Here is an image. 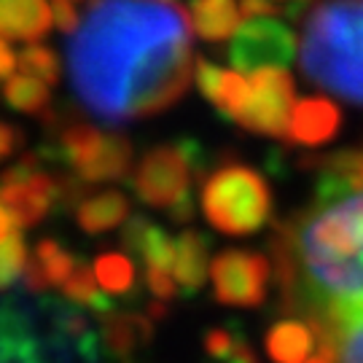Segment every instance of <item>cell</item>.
Wrapping results in <instances>:
<instances>
[{
	"mask_svg": "<svg viewBox=\"0 0 363 363\" xmlns=\"http://www.w3.org/2000/svg\"><path fill=\"white\" fill-rule=\"evenodd\" d=\"M296 60V35L277 16L247 19L234 30L229 43V62L234 70H286Z\"/></svg>",
	"mask_w": 363,
	"mask_h": 363,
	"instance_id": "7",
	"label": "cell"
},
{
	"mask_svg": "<svg viewBox=\"0 0 363 363\" xmlns=\"http://www.w3.org/2000/svg\"><path fill=\"white\" fill-rule=\"evenodd\" d=\"M62 294H65L73 304L78 307H89V310L100 312V315H108L113 312V304L111 298L103 296V288H97V277H94V269L89 264L78 261L73 274L67 277V283L62 286Z\"/></svg>",
	"mask_w": 363,
	"mask_h": 363,
	"instance_id": "20",
	"label": "cell"
},
{
	"mask_svg": "<svg viewBox=\"0 0 363 363\" xmlns=\"http://www.w3.org/2000/svg\"><path fill=\"white\" fill-rule=\"evenodd\" d=\"M145 315L151 318V320H164L169 315V307H167V301H151V304H145Z\"/></svg>",
	"mask_w": 363,
	"mask_h": 363,
	"instance_id": "34",
	"label": "cell"
},
{
	"mask_svg": "<svg viewBox=\"0 0 363 363\" xmlns=\"http://www.w3.org/2000/svg\"><path fill=\"white\" fill-rule=\"evenodd\" d=\"M202 164H205V151L196 140L154 145L138 162L130 186L143 205L172 210L181 199L191 196V181Z\"/></svg>",
	"mask_w": 363,
	"mask_h": 363,
	"instance_id": "5",
	"label": "cell"
},
{
	"mask_svg": "<svg viewBox=\"0 0 363 363\" xmlns=\"http://www.w3.org/2000/svg\"><path fill=\"white\" fill-rule=\"evenodd\" d=\"M3 97H6L9 108L19 111V113H27V116L43 118L52 111V91H49V86L38 78L25 76V73L6 78Z\"/></svg>",
	"mask_w": 363,
	"mask_h": 363,
	"instance_id": "18",
	"label": "cell"
},
{
	"mask_svg": "<svg viewBox=\"0 0 363 363\" xmlns=\"http://www.w3.org/2000/svg\"><path fill=\"white\" fill-rule=\"evenodd\" d=\"M49 0H0V40H40L52 30Z\"/></svg>",
	"mask_w": 363,
	"mask_h": 363,
	"instance_id": "13",
	"label": "cell"
},
{
	"mask_svg": "<svg viewBox=\"0 0 363 363\" xmlns=\"http://www.w3.org/2000/svg\"><path fill=\"white\" fill-rule=\"evenodd\" d=\"M247 100H250V84L240 73L234 70H223V78H220V89L218 97H216V108L223 118H237L242 116V111L247 108Z\"/></svg>",
	"mask_w": 363,
	"mask_h": 363,
	"instance_id": "23",
	"label": "cell"
},
{
	"mask_svg": "<svg viewBox=\"0 0 363 363\" xmlns=\"http://www.w3.org/2000/svg\"><path fill=\"white\" fill-rule=\"evenodd\" d=\"M288 3H296V0H288ZM301 3H304V0H301Z\"/></svg>",
	"mask_w": 363,
	"mask_h": 363,
	"instance_id": "39",
	"label": "cell"
},
{
	"mask_svg": "<svg viewBox=\"0 0 363 363\" xmlns=\"http://www.w3.org/2000/svg\"><path fill=\"white\" fill-rule=\"evenodd\" d=\"M307 363H334V361H331V358H323V355H312Z\"/></svg>",
	"mask_w": 363,
	"mask_h": 363,
	"instance_id": "37",
	"label": "cell"
},
{
	"mask_svg": "<svg viewBox=\"0 0 363 363\" xmlns=\"http://www.w3.org/2000/svg\"><path fill=\"white\" fill-rule=\"evenodd\" d=\"M237 337L240 334H232L229 328H208L202 337V347L208 352V358H213L216 363H226L237 345Z\"/></svg>",
	"mask_w": 363,
	"mask_h": 363,
	"instance_id": "25",
	"label": "cell"
},
{
	"mask_svg": "<svg viewBox=\"0 0 363 363\" xmlns=\"http://www.w3.org/2000/svg\"><path fill=\"white\" fill-rule=\"evenodd\" d=\"M342 111L328 97H301L296 100L288 121V140L304 148L331 143L342 130Z\"/></svg>",
	"mask_w": 363,
	"mask_h": 363,
	"instance_id": "10",
	"label": "cell"
},
{
	"mask_svg": "<svg viewBox=\"0 0 363 363\" xmlns=\"http://www.w3.org/2000/svg\"><path fill=\"white\" fill-rule=\"evenodd\" d=\"M145 283L151 288V294H154L159 301H169V298H175L181 291H178V283L169 277V272H162V269H145Z\"/></svg>",
	"mask_w": 363,
	"mask_h": 363,
	"instance_id": "27",
	"label": "cell"
},
{
	"mask_svg": "<svg viewBox=\"0 0 363 363\" xmlns=\"http://www.w3.org/2000/svg\"><path fill=\"white\" fill-rule=\"evenodd\" d=\"M16 70V54L6 40H0V78H11Z\"/></svg>",
	"mask_w": 363,
	"mask_h": 363,
	"instance_id": "33",
	"label": "cell"
},
{
	"mask_svg": "<svg viewBox=\"0 0 363 363\" xmlns=\"http://www.w3.org/2000/svg\"><path fill=\"white\" fill-rule=\"evenodd\" d=\"M35 259L40 261V267H43V272H46L52 286H65L67 277L73 274L78 264L76 256L70 250H65L57 240H52V237H43L35 245Z\"/></svg>",
	"mask_w": 363,
	"mask_h": 363,
	"instance_id": "21",
	"label": "cell"
},
{
	"mask_svg": "<svg viewBox=\"0 0 363 363\" xmlns=\"http://www.w3.org/2000/svg\"><path fill=\"white\" fill-rule=\"evenodd\" d=\"M52 16H54V25L60 27L62 33H67V35H73L76 27L81 25L78 9L70 0H52Z\"/></svg>",
	"mask_w": 363,
	"mask_h": 363,
	"instance_id": "28",
	"label": "cell"
},
{
	"mask_svg": "<svg viewBox=\"0 0 363 363\" xmlns=\"http://www.w3.org/2000/svg\"><path fill=\"white\" fill-rule=\"evenodd\" d=\"M94 277H97V283L103 286V291L116 294V296L132 294L135 280H138L132 259L124 256V253H116V250L100 253V256L94 259Z\"/></svg>",
	"mask_w": 363,
	"mask_h": 363,
	"instance_id": "19",
	"label": "cell"
},
{
	"mask_svg": "<svg viewBox=\"0 0 363 363\" xmlns=\"http://www.w3.org/2000/svg\"><path fill=\"white\" fill-rule=\"evenodd\" d=\"M205 218L229 237L261 232L272 220V189L259 169L232 162L213 169L202 183Z\"/></svg>",
	"mask_w": 363,
	"mask_h": 363,
	"instance_id": "4",
	"label": "cell"
},
{
	"mask_svg": "<svg viewBox=\"0 0 363 363\" xmlns=\"http://www.w3.org/2000/svg\"><path fill=\"white\" fill-rule=\"evenodd\" d=\"M159 3H175V0H159Z\"/></svg>",
	"mask_w": 363,
	"mask_h": 363,
	"instance_id": "38",
	"label": "cell"
},
{
	"mask_svg": "<svg viewBox=\"0 0 363 363\" xmlns=\"http://www.w3.org/2000/svg\"><path fill=\"white\" fill-rule=\"evenodd\" d=\"M210 242L208 234L189 226L178 234L175 240V283L181 288L183 296H196L210 272Z\"/></svg>",
	"mask_w": 363,
	"mask_h": 363,
	"instance_id": "12",
	"label": "cell"
},
{
	"mask_svg": "<svg viewBox=\"0 0 363 363\" xmlns=\"http://www.w3.org/2000/svg\"><path fill=\"white\" fill-rule=\"evenodd\" d=\"M352 189L358 191V189H363V159L361 164H358V169H355V178H352Z\"/></svg>",
	"mask_w": 363,
	"mask_h": 363,
	"instance_id": "36",
	"label": "cell"
},
{
	"mask_svg": "<svg viewBox=\"0 0 363 363\" xmlns=\"http://www.w3.org/2000/svg\"><path fill=\"white\" fill-rule=\"evenodd\" d=\"M27 267V245L19 232H11L6 240H0V291L9 288L25 274Z\"/></svg>",
	"mask_w": 363,
	"mask_h": 363,
	"instance_id": "24",
	"label": "cell"
},
{
	"mask_svg": "<svg viewBox=\"0 0 363 363\" xmlns=\"http://www.w3.org/2000/svg\"><path fill=\"white\" fill-rule=\"evenodd\" d=\"M315 345L318 342L312 328L298 318L277 320L264 337V347L272 363H307Z\"/></svg>",
	"mask_w": 363,
	"mask_h": 363,
	"instance_id": "15",
	"label": "cell"
},
{
	"mask_svg": "<svg viewBox=\"0 0 363 363\" xmlns=\"http://www.w3.org/2000/svg\"><path fill=\"white\" fill-rule=\"evenodd\" d=\"M298 67L312 86L363 105V0H328L307 13Z\"/></svg>",
	"mask_w": 363,
	"mask_h": 363,
	"instance_id": "3",
	"label": "cell"
},
{
	"mask_svg": "<svg viewBox=\"0 0 363 363\" xmlns=\"http://www.w3.org/2000/svg\"><path fill=\"white\" fill-rule=\"evenodd\" d=\"M70 3H73V0H70Z\"/></svg>",
	"mask_w": 363,
	"mask_h": 363,
	"instance_id": "40",
	"label": "cell"
},
{
	"mask_svg": "<svg viewBox=\"0 0 363 363\" xmlns=\"http://www.w3.org/2000/svg\"><path fill=\"white\" fill-rule=\"evenodd\" d=\"M272 274V261L256 250L226 247L210 261L213 294L223 307H242V310L261 307L269 294Z\"/></svg>",
	"mask_w": 363,
	"mask_h": 363,
	"instance_id": "6",
	"label": "cell"
},
{
	"mask_svg": "<svg viewBox=\"0 0 363 363\" xmlns=\"http://www.w3.org/2000/svg\"><path fill=\"white\" fill-rule=\"evenodd\" d=\"M220 78H223V70H220L216 62H210L205 57L194 60V81H196V89L202 91V97L216 103L220 89Z\"/></svg>",
	"mask_w": 363,
	"mask_h": 363,
	"instance_id": "26",
	"label": "cell"
},
{
	"mask_svg": "<svg viewBox=\"0 0 363 363\" xmlns=\"http://www.w3.org/2000/svg\"><path fill=\"white\" fill-rule=\"evenodd\" d=\"M240 13L247 19H259V16H288L286 6H280L277 0H240Z\"/></svg>",
	"mask_w": 363,
	"mask_h": 363,
	"instance_id": "29",
	"label": "cell"
},
{
	"mask_svg": "<svg viewBox=\"0 0 363 363\" xmlns=\"http://www.w3.org/2000/svg\"><path fill=\"white\" fill-rule=\"evenodd\" d=\"M60 202V178L35 172L22 183H0V208L11 213L16 226L30 229L46 218Z\"/></svg>",
	"mask_w": 363,
	"mask_h": 363,
	"instance_id": "9",
	"label": "cell"
},
{
	"mask_svg": "<svg viewBox=\"0 0 363 363\" xmlns=\"http://www.w3.org/2000/svg\"><path fill=\"white\" fill-rule=\"evenodd\" d=\"M240 3L237 0H189V22L202 40L218 43L234 35L240 27Z\"/></svg>",
	"mask_w": 363,
	"mask_h": 363,
	"instance_id": "16",
	"label": "cell"
},
{
	"mask_svg": "<svg viewBox=\"0 0 363 363\" xmlns=\"http://www.w3.org/2000/svg\"><path fill=\"white\" fill-rule=\"evenodd\" d=\"M226 363H259V355H256V350L250 347V342L240 334V337H237V345H234V350Z\"/></svg>",
	"mask_w": 363,
	"mask_h": 363,
	"instance_id": "32",
	"label": "cell"
},
{
	"mask_svg": "<svg viewBox=\"0 0 363 363\" xmlns=\"http://www.w3.org/2000/svg\"><path fill=\"white\" fill-rule=\"evenodd\" d=\"M280 312L312 328L318 355L363 363V191L312 199L269 237Z\"/></svg>",
	"mask_w": 363,
	"mask_h": 363,
	"instance_id": "2",
	"label": "cell"
},
{
	"mask_svg": "<svg viewBox=\"0 0 363 363\" xmlns=\"http://www.w3.org/2000/svg\"><path fill=\"white\" fill-rule=\"evenodd\" d=\"M22 130H16L11 124H6V121H0V162L3 159H9V156L22 145Z\"/></svg>",
	"mask_w": 363,
	"mask_h": 363,
	"instance_id": "31",
	"label": "cell"
},
{
	"mask_svg": "<svg viewBox=\"0 0 363 363\" xmlns=\"http://www.w3.org/2000/svg\"><path fill=\"white\" fill-rule=\"evenodd\" d=\"M22 280H25V288L30 291V294H43L46 288L52 286V283H49V277H46V272H43V267H40V261L35 259V256L27 261Z\"/></svg>",
	"mask_w": 363,
	"mask_h": 363,
	"instance_id": "30",
	"label": "cell"
},
{
	"mask_svg": "<svg viewBox=\"0 0 363 363\" xmlns=\"http://www.w3.org/2000/svg\"><path fill=\"white\" fill-rule=\"evenodd\" d=\"M121 242L132 256L143 259L148 269L169 272L175 267V240L143 216H130L121 229Z\"/></svg>",
	"mask_w": 363,
	"mask_h": 363,
	"instance_id": "11",
	"label": "cell"
},
{
	"mask_svg": "<svg viewBox=\"0 0 363 363\" xmlns=\"http://www.w3.org/2000/svg\"><path fill=\"white\" fill-rule=\"evenodd\" d=\"M154 320L145 312H108L100 325L103 350L113 358H130L138 347L154 342Z\"/></svg>",
	"mask_w": 363,
	"mask_h": 363,
	"instance_id": "14",
	"label": "cell"
},
{
	"mask_svg": "<svg viewBox=\"0 0 363 363\" xmlns=\"http://www.w3.org/2000/svg\"><path fill=\"white\" fill-rule=\"evenodd\" d=\"M250 100L237 124L264 138H286L296 105V81L286 70H256L247 78Z\"/></svg>",
	"mask_w": 363,
	"mask_h": 363,
	"instance_id": "8",
	"label": "cell"
},
{
	"mask_svg": "<svg viewBox=\"0 0 363 363\" xmlns=\"http://www.w3.org/2000/svg\"><path fill=\"white\" fill-rule=\"evenodd\" d=\"M16 67L30 78H38L43 84H60V57L49 46H27L25 52L16 57Z\"/></svg>",
	"mask_w": 363,
	"mask_h": 363,
	"instance_id": "22",
	"label": "cell"
},
{
	"mask_svg": "<svg viewBox=\"0 0 363 363\" xmlns=\"http://www.w3.org/2000/svg\"><path fill=\"white\" fill-rule=\"evenodd\" d=\"M191 62L186 16L159 0H91L67 40L78 105L113 127L181 103Z\"/></svg>",
	"mask_w": 363,
	"mask_h": 363,
	"instance_id": "1",
	"label": "cell"
},
{
	"mask_svg": "<svg viewBox=\"0 0 363 363\" xmlns=\"http://www.w3.org/2000/svg\"><path fill=\"white\" fill-rule=\"evenodd\" d=\"M13 226H16V223H13L11 213L6 208H0V240H6V237L13 232Z\"/></svg>",
	"mask_w": 363,
	"mask_h": 363,
	"instance_id": "35",
	"label": "cell"
},
{
	"mask_svg": "<svg viewBox=\"0 0 363 363\" xmlns=\"http://www.w3.org/2000/svg\"><path fill=\"white\" fill-rule=\"evenodd\" d=\"M130 218V199L121 191H100L86 194L76 208V223L81 232L103 234L116 229Z\"/></svg>",
	"mask_w": 363,
	"mask_h": 363,
	"instance_id": "17",
	"label": "cell"
}]
</instances>
